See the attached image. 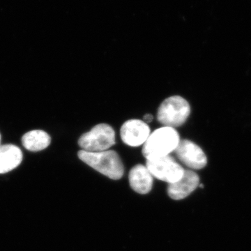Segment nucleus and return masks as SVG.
I'll return each instance as SVG.
<instances>
[{
    "mask_svg": "<svg viewBox=\"0 0 251 251\" xmlns=\"http://www.w3.org/2000/svg\"><path fill=\"white\" fill-rule=\"evenodd\" d=\"M177 130L163 126L150 133L143 145V154L147 161L168 156L175 151L180 142Z\"/></svg>",
    "mask_w": 251,
    "mask_h": 251,
    "instance_id": "obj_1",
    "label": "nucleus"
},
{
    "mask_svg": "<svg viewBox=\"0 0 251 251\" xmlns=\"http://www.w3.org/2000/svg\"><path fill=\"white\" fill-rule=\"evenodd\" d=\"M77 156L81 161L110 179H121L125 173L121 158L114 150L99 152H88L80 150Z\"/></svg>",
    "mask_w": 251,
    "mask_h": 251,
    "instance_id": "obj_2",
    "label": "nucleus"
},
{
    "mask_svg": "<svg viewBox=\"0 0 251 251\" xmlns=\"http://www.w3.org/2000/svg\"><path fill=\"white\" fill-rule=\"evenodd\" d=\"M191 114V106L186 99L180 96H173L165 99L157 112V120L163 126H181Z\"/></svg>",
    "mask_w": 251,
    "mask_h": 251,
    "instance_id": "obj_3",
    "label": "nucleus"
},
{
    "mask_svg": "<svg viewBox=\"0 0 251 251\" xmlns=\"http://www.w3.org/2000/svg\"><path fill=\"white\" fill-rule=\"evenodd\" d=\"M115 144V130L107 124L96 125L90 131L81 135L78 140L82 150L88 152L106 151Z\"/></svg>",
    "mask_w": 251,
    "mask_h": 251,
    "instance_id": "obj_4",
    "label": "nucleus"
},
{
    "mask_svg": "<svg viewBox=\"0 0 251 251\" xmlns=\"http://www.w3.org/2000/svg\"><path fill=\"white\" fill-rule=\"evenodd\" d=\"M146 166L153 177L169 184L181 179L185 171L182 166L171 155L147 161Z\"/></svg>",
    "mask_w": 251,
    "mask_h": 251,
    "instance_id": "obj_5",
    "label": "nucleus"
},
{
    "mask_svg": "<svg viewBox=\"0 0 251 251\" xmlns=\"http://www.w3.org/2000/svg\"><path fill=\"white\" fill-rule=\"evenodd\" d=\"M175 154L185 166L193 170H201L207 164V158L202 149L191 140H180Z\"/></svg>",
    "mask_w": 251,
    "mask_h": 251,
    "instance_id": "obj_6",
    "label": "nucleus"
},
{
    "mask_svg": "<svg viewBox=\"0 0 251 251\" xmlns=\"http://www.w3.org/2000/svg\"><path fill=\"white\" fill-rule=\"evenodd\" d=\"M148 124L140 120H130L125 122L120 129L122 142L130 147L144 145L150 135Z\"/></svg>",
    "mask_w": 251,
    "mask_h": 251,
    "instance_id": "obj_7",
    "label": "nucleus"
},
{
    "mask_svg": "<svg viewBox=\"0 0 251 251\" xmlns=\"http://www.w3.org/2000/svg\"><path fill=\"white\" fill-rule=\"evenodd\" d=\"M200 185L199 176L193 171L185 170L184 175L176 182L168 185V196L175 201L184 199Z\"/></svg>",
    "mask_w": 251,
    "mask_h": 251,
    "instance_id": "obj_8",
    "label": "nucleus"
},
{
    "mask_svg": "<svg viewBox=\"0 0 251 251\" xmlns=\"http://www.w3.org/2000/svg\"><path fill=\"white\" fill-rule=\"evenodd\" d=\"M153 176L146 166L138 164L130 170L129 183L133 191L140 194L150 192L153 186Z\"/></svg>",
    "mask_w": 251,
    "mask_h": 251,
    "instance_id": "obj_9",
    "label": "nucleus"
},
{
    "mask_svg": "<svg viewBox=\"0 0 251 251\" xmlns=\"http://www.w3.org/2000/svg\"><path fill=\"white\" fill-rule=\"evenodd\" d=\"M22 161V151L18 147L10 144L0 145V174L13 171Z\"/></svg>",
    "mask_w": 251,
    "mask_h": 251,
    "instance_id": "obj_10",
    "label": "nucleus"
},
{
    "mask_svg": "<svg viewBox=\"0 0 251 251\" xmlns=\"http://www.w3.org/2000/svg\"><path fill=\"white\" fill-rule=\"evenodd\" d=\"M50 135L41 130H34L23 135L22 143L26 150L31 151H39L45 150L50 144Z\"/></svg>",
    "mask_w": 251,
    "mask_h": 251,
    "instance_id": "obj_11",
    "label": "nucleus"
},
{
    "mask_svg": "<svg viewBox=\"0 0 251 251\" xmlns=\"http://www.w3.org/2000/svg\"><path fill=\"white\" fill-rule=\"evenodd\" d=\"M153 117L151 114H147L143 117V121L145 122V123H151V122L153 121Z\"/></svg>",
    "mask_w": 251,
    "mask_h": 251,
    "instance_id": "obj_12",
    "label": "nucleus"
},
{
    "mask_svg": "<svg viewBox=\"0 0 251 251\" xmlns=\"http://www.w3.org/2000/svg\"><path fill=\"white\" fill-rule=\"evenodd\" d=\"M0 145H1V134H0Z\"/></svg>",
    "mask_w": 251,
    "mask_h": 251,
    "instance_id": "obj_13",
    "label": "nucleus"
}]
</instances>
